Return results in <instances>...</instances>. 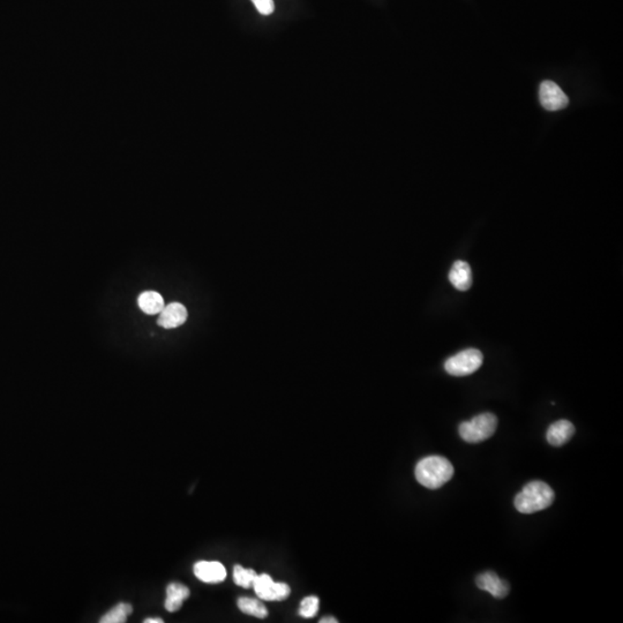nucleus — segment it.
Listing matches in <instances>:
<instances>
[{"mask_svg": "<svg viewBox=\"0 0 623 623\" xmlns=\"http://www.w3.org/2000/svg\"><path fill=\"white\" fill-rule=\"evenodd\" d=\"M414 476L418 483L426 488L438 490L452 479L454 466L442 456H428L418 462Z\"/></svg>", "mask_w": 623, "mask_h": 623, "instance_id": "nucleus-1", "label": "nucleus"}, {"mask_svg": "<svg viewBox=\"0 0 623 623\" xmlns=\"http://www.w3.org/2000/svg\"><path fill=\"white\" fill-rule=\"evenodd\" d=\"M553 490L544 481L535 480L526 483L521 493L515 497V508L522 514H535L545 510L553 504Z\"/></svg>", "mask_w": 623, "mask_h": 623, "instance_id": "nucleus-2", "label": "nucleus"}, {"mask_svg": "<svg viewBox=\"0 0 623 623\" xmlns=\"http://www.w3.org/2000/svg\"><path fill=\"white\" fill-rule=\"evenodd\" d=\"M497 428V418L493 413H481L471 421L459 425V437L468 443H479L490 439Z\"/></svg>", "mask_w": 623, "mask_h": 623, "instance_id": "nucleus-3", "label": "nucleus"}, {"mask_svg": "<svg viewBox=\"0 0 623 623\" xmlns=\"http://www.w3.org/2000/svg\"><path fill=\"white\" fill-rule=\"evenodd\" d=\"M483 354L477 349H466L449 358L445 370L452 376H466L479 370L483 365Z\"/></svg>", "mask_w": 623, "mask_h": 623, "instance_id": "nucleus-4", "label": "nucleus"}, {"mask_svg": "<svg viewBox=\"0 0 623 623\" xmlns=\"http://www.w3.org/2000/svg\"><path fill=\"white\" fill-rule=\"evenodd\" d=\"M253 588L256 590V595L262 600L274 602V600H284L290 595V588L285 583H276L269 575H258L256 581L253 583Z\"/></svg>", "mask_w": 623, "mask_h": 623, "instance_id": "nucleus-5", "label": "nucleus"}, {"mask_svg": "<svg viewBox=\"0 0 623 623\" xmlns=\"http://www.w3.org/2000/svg\"><path fill=\"white\" fill-rule=\"evenodd\" d=\"M539 99L544 109L548 111L566 109L569 104L567 95L553 81H544L540 84Z\"/></svg>", "mask_w": 623, "mask_h": 623, "instance_id": "nucleus-6", "label": "nucleus"}, {"mask_svg": "<svg viewBox=\"0 0 623 623\" xmlns=\"http://www.w3.org/2000/svg\"><path fill=\"white\" fill-rule=\"evenodd\" d=\"M187 316H189L187 308L184 305L180 303H171V304L165 305L164 308L160 313V318L157 320L158 326L164 329H175L186 323Z\"/></svg>", "mask_w": 623, "mask_h": 623, "instance_id": "nucleus-7", "label": "nucleus"}, {"mask_svg": "<svg viewBox=\"0 0 623 623\" xmlns=\"http://www.w3.org/2000/svg\"><path fill=\"white\" fill-rule=\"evenodd\" d=\"M194 575L203 583L216 584L224 581L227 571L218 561H200L194 566Z\"/></svg>", "mask_w": 623, "mask_h": 623, "instance_id": "nucleus-8", "label": "nucleus"}, {"mask_svg": "<svg viewBox=\"0 0 623 623\" xmlns=\"http://www.w3.org/2000/svg\"><path fill=\"white\" fill-rule=\"evenodd\" d=\"M476 584L480 590L488 592L494 598L504 599L509 595V585L493 571H486L477 576Z\"/></svg>", "mask_w": 623, "mask_h": 623, "instance_id": "nucleus-9", "label": "nucleus"}, {"mask_svg": "<svg viewBox=\"0 0 623 623\" xmlns=\"http://www.w3.org/2000/svg\"><path fill=\"white\" fill-rule=\"evenodd\" d=\"M575 434L574 425L569 421H559L550 425L547 430L546 439L554 447L566 445Z\"/></svg>", "mask_w": 623, "mask_h": 623, "instance_id": "nucleus-10", "label": "nucleus"}, {"mask_svg": "<svg viewBox=\"0 0 623 623\" xmlns=\"http://www.w3.org/2000/svg\"><path fill=\"white\" fill-rule=\"evenodd\" d=\"M449 280L459 291H468L472 285V274L469 263L456 261L449 271Z\"/></svg>", "mask_w": 623, "mask_h": 623, "instance_id": "nucleus-11", "label": "nucleus"}, {"mask_svg": "<svg viewBox=\"0 0 623 623\" xmlns=\"http://www.w3.org/2000/svg\"><path fill=\"white\" fill-rule=\"evenodd\" d=\"M189 597V590L180 583H171L166 588L165 608L169 612H177L182 606V602Z\"/></svg>", "mask_w": 623, "mask_h": 623, "instance_id": "nucleus-12", "label": "nucleus"}, {"mask_svg": "<svg viewBox=\"0 0 623 623\" xmlns=\"http://www.w3.org/2000/svg\"><path fill=\"white\" fill-rule=\"evenodd\" d=\"M137 305L141 311L148 316L160 314L164 308V299L156 291H144L137 298Z\"/></svg>", "mask_w": 623, "mask_h": 623, "instance_id": "nucleus-13", "label": "nucleus"}, {"mask_svg": "<svg viewBox=\"0 0 623 623\" xmlns=\"http://www.w3.org/2000/svg\"><path fill=\"white\" fill-rule=\"evenodd\" d=\"M238 607L242 613L256 616L259 619H265L268 616V609L266 608V606L256 599L246 598V597L239 598Z\"/></svg>", "mask_w": 623, "mask_h": 623, "instance_id": "nucleus-14", "label": "nucleus"}, {"mask_svg": "<svg viewBox=\"0 0 623 623\" xmlns=\"http://www.w3.org/2000/svg\"><path fill=\"white\" fill-rule=\"evenodd\" d=\"M133 611V607L126 602H120L115 606L111 611L102 616L99 620L101 623H124L126 622L127 617Z\"/></svg>", "mask_w": 623, "mask_h": 623, "instance_id": "nucleus-15", "label": "nucleus"}, {"mask_svg": "<svg viewBox=\"0 0 623 623\" xmlns=\"http://www.w3.org/2000/svg\"><path fill=\"white\" fill-rule=\"evenodd\" d=\"M256 574L253 569H246L242 566H236L233 569V579L235 583L242 588H249L253 586V583L256 581Z\"/></svg>", "mask_w": 623, "mask_h": 623, "instance_id": "nucleus-16", "label": "nucleus"}, {"mask_svg": "<svg viewBox=\"0 0 623 623\" xmlns=\"http://www.w3.org/2000/svg\"><path fill=\"white\" fill-rule=\"evenodd\" d=\"M320 602L319 598L316 597H307L303 599L300 602V608H299V615L306 619H311L313 616L316 615V613L319 611Z\"/></svg>", "mask_w": 623, "mask_h": 623, "instance_id": "nucleus-17", "label": "nucleus"}, {"mask_svg": "<svg viewBox=\"0 0 623 623\" xmlns=\"http://www.w3.org/2000/svg\"><path fill=\"white\" fill-rule=\"evenodd\" d=\"M252 3L260 15H270L275 11L273 0H252Z\"/></svg>", "mask_w": 623, "mask_h": 623, "instance_id": "nucleus-18", "label": "nucleus"}, {"mask_svg": "<svg viewBox=\"0 0 623 623\" xmlns=\"http://www.w3.org/2000/svg\"><path fill=\"white\" fill-rule=\"evenodd\" d=\"M320 622L323 623H336L337 620L334 619V617H329V616H327V617H323V619L320 620Z\"/></svg>", "mask_w": 623, "mask_h": 623, "instance_id": "nucleus-19", "label": "nucleus"}, {"mask_svg": "<svg viewBox=\"0 0 623 623\" xmlns=\"http://www.w3.org/2000/svg\"><path fill=\"white\" fill-rule=\"evenodd\" d=\"M144 623H163V620L158 619V617H155V619L149 617V619L144 620Z\"/></svg>", "mask_w": 623, "mask_h": 623, "instance_id": "nucleus-20", "label": "nucleus"}]
</instances>
